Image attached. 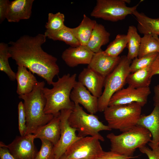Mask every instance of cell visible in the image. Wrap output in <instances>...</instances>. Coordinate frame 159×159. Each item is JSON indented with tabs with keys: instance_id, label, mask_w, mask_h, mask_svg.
<instances>
[{
	"instance_id": "6da1fadb",
	"label": "cell",
	"mask_w": 159,
	"mask_h": 159,
	"mask_svg": "<svg viewBox=\"0 0 159 159\" xmlns=\"http://www.w3.org/2000/svg\"><path fill=\"white\" fill-rule=\"evenodd\" d=\"M46 37L42 34L34 37L24 35L15 41H10L9 50L18 66L26 67L50 85L54 82V77L58 74L59 69L57 58L42 49V45Z\"/></svg>"
},
{
	"instance_id": "7a4b0ae2",
	"label": "cell",
	"mask_w": 159,
	"mask_h": 159,
	"mask_svg": "<svg viewBox=\"0 0 159 159\" xmlns=\"http://www.w3.org/2000/svg\"><path fill=\"white\" fill-rule=\"evenodd\" d=\"M45 84L44 81L38 82L31 92L19 96L24 101L26 118V134H34L38 128L47 123L54 117L44 112L46 100L43 89Z\"/></svg>"
},
{
	"instance_id": "3957f363",
	"label": "cell",
	"mask_w": 159,
	"mask_h": 159,
	"mask_svg": "<svg viewBox=\"0 0 159 159\" xmlns=\"http://www.w3.org/2000/svg\"><path fill=\"white\" fill-rule=\"evenodd\" d=\"M76 74L68 73L58 77L54 82L52 88L44 87V96L46 100L44 112L46 114L54 115L63 110H71L74 104L70 98L71 92L76 82Z\"/></svg>"
},
{
	"instance_id": "277c9868",
	"label": "cell",
	"mask_w": 159,
	"mask_h": 159,
	"mask_svg": "<svg viewBox=\"0 0 159 159\" xmlns=\"http://www.w3.org/2000/svg\"><path fill=\"white\" fill-rule=\"evenodd\" d=\"M107 138L111 143V151L121 155L133 156L136 149L145 146L151 141L152 136L147 129L137 125L119 135L109 133Z\"/></svg>"
},
{
	"instance_id": "5b68a950",
	"label": "cell",
	"mask_w": 159,
	"mask_h": 159,
	"mask_svg": "<svg viewBox=\"0 0 159 159\" xmlns=\"http://www.w3.org/2000/svg\"><path fill=\"white\" fill-rule=\"evenodd\" d=\"M142 107L137 102L108 106L103 111L108 126L122 132L129 130L137 125Z\"/></svg>"
},
{
	"instance_id": "8992f818",
	"label": "cell",
	"mask_w": 159,
	"mask_h": 159,
	"mask_svg": "<svg viewBox=\"0 0 159 159\" xmlns=\"http://www.w3.org/2000/svg\"><path fill=\"white\" fill-rule=\"evenodd\" d=\"M74 104L68 121L69 125L78 131L77 136L84 137L89 135L104 141V139L99 132L112 129L100 121L97 116L87 113L79 104Z\"/></svg>"
},
{
	"instance_id": "52a82bcc",
	"label": "cell",
	"mask_w": 159,
	"mask_h": 159,
	"mask_svg": "<svg viewBox=\"0 0 159 159\" xmlns=\"http://www.w3.org/2000/svg\"><path fill=\"white\" fill-rule=\"evenodd\" d=\"M132 60L126 56L121 57L118 64L106 78L104 89L101 96L98 98V111L102 112L108 106L110 100L116 92L123 88L126 79L130 73V66Z\"/></svg>"
},
{
	"instance_id": "ba28073f",
	"label": "cell",
	"mask_w": 159,
	"mask_h": 159,
	"mask_svg": "<svg viewBox=\"0 0 159 159\" xmlns=\"http://www.w3.org/2000/svg\"><path fill=\"white\" fill-rule=\"evenodd\" d=\"M139 4L128 7L125 0H97L90 16L106 20L117 21L132 14Z\"/></svg>"
},
{
	"instance_id": "9c48e42d",
	"label": "cell",
	"mask_w": 159,
	"mask_h": 159,
	"mask_svg": "<svg viewBox=\"0 0 159 159\" xmlns=\"http://www.w3.org/2000/svg\"><path fill=\"white\" fill-rule=\"evenodd\" d=\"M104 152L97 138L85 136L74 142L64 155L67 159H97Z\"/></svg>"
},
{
	"instance_id": "30bf717a",
	"label": "cell",
	"mask_w": 159,
	"mask_h": 159,
	"mask_svg": "<svg viewBox=\"0 0 159 159\" xmlns=\"http://www.w3.org/2000/svg\"><path fill=\"white\" fill-rule=\"evenodd\" d=\"M72 111L71 110H63L60 112V136L54 146V159H59L71 145L82 137L76 135V130L69 123L68 119Z\"/></svg>"
},
{
	"instance_id": "8fae6325",
	"label": "cell",
	"mask_w": 159,
	"mask_h": 159,
	"mask_svg": "<svg viewBox=\"0 0 159 159\" xmlns=\"http://www.w3.org/2000/svg\"><path fill=\"white\" fill-rule=\"evenodd\" d=\"M35 139L33 134H27L16 136L8 145L1 142L0 145L7 148L16 159H35L38 152L34 143Z\"/></svg>"
},
{
	"instance_id": "7c38bea8",
	"label": "cell",
	"mask_w": 159,
	"mask_h": 159,
	"mask_svg": "<svg viewBox=\"0 0 159 159\" xmlns=\"http://www.w3.org/2000/svg\"><path fill=\"white\" fill-rule=\"evenodd\" d=\"M151 92L149 87L136 88L128 86L117 91L112 96L108 106L137 102L143 107L147 103Z\"/></svg>"
},
{
	"instance_id": "4fadbf2b",
	"label": "cell",
	"mask_w": 159,
	"mask_h": 159,
	"mask_svg": "<svg viewBox=\"0 0 159 159\" xmlns=\"http://www.w3.org/2000/svg\"><path fill=\"white\" fill-rule=\"evenodd\" d=\"M70 98L74 103L82 105L90 114H94L98 111V98L79 81H77L70 94Z\"/></svg>"
},
{
	"instance_id": "5bb4252c",
	"label": "cell",
	"mask_w": 159,
	"mask_h": 159,
	"mask_svg": "<svg viewBox=\"0 0 159 159\" xmlns=\"http://www.w3.org/2000/svg\"><path fill=\"white\" fill-rule=\"evenodd\" d=\"M78 81L94 96L99 98L102 93L106 78L87 67L79 74Z\"/></svg>"
},
{
	"instance_id": "9a60e30c",
	"label": "cell",
	"mask_w": 159,
	"mask_h": 159,
	"mask_svg": "<svg viewBox=\"0 0 159 159\" xmlns=\"http://www.w3.org/2000/svg\"><path fill=\"white\" fill-rule=\"evenodd\" d=\"M95 53L86 46L70 47L62 52L61 57L69 67H73L80 64L89 65Z\"/></svg>"
},
{
	"instance_id": "2e32d148",
	"label": "cell",
	"mask_w": 159,
	"mask_h": 159,
	"mask_svg": "<svg viewBox=\"0 0 159 159\" xmlns=\"http://www.w3.org/2000/svg\"><path fill=\"white\" fill-rule=\"evenodd\" d=\"M120 59V56L112 57L104 54L101 49L94 53L88 67L106 78L113 70Z\"/></svg>"
},
{
	"instance_id": "e0dca14e",
	"label": "cell",
	"mask_w": 159,
	"mask_h": 159,
	"mask_svg": "<svg viewBox=\"0 0 159 159\" xmlns=\"http://www.w3.org/2000/svg\"><path fill=\"white\" fill-rule=\"evenodd\" d=\"M34 0H15L10 1L6 16L10 22H18L29 19L32 13Z\"/></svg>"
},
{
	"instance_id": "ac0fdd59",
	"label": "cell",
	"mask_w": 159,
	"mask_h": 159,
	"mask_svg": "<svg viewBox=\"0 0 159 159\" xmlns=\"http://www.w3.org/2000/svg\"><path fill=\"white\" fill-rule=\"evenodd\" d=\"M60 112L54 115L49 122L38 128L33 134L35 138L47 140L55 145L60 136Z\"/></svg>"
},
{
	"instance_id": "d6986e66",
	"label": "cell",
	"mask_w": 159,
	"mask_h": 159,
	"mask_svg": "<svg viewBox=\"0 0 159 159\" xmlns=\"http://www.w3.org/2000/svg\"><path fill=\"white\" fill-rule=\"evenodd\" d=\"M137 125L147 129L152 136L150 142L155 145H158L159 142V102H154V107L151 113L148 115H141Z\"/></svg>"
},
{
	"instance_id": "ffe728a7",
	"label": "cell",
	"mask_w": 159,
	"mask_h": 159,
	"mask_svg": "<svg viewBox=\"0 0 159 159\" xmlns=\"http://www.w3.org/2000/svg\"><path fill=\"white\" fill-rule=\"evenodd\" d=\"M16 80L17 82L16 93L19 95L31 92L38 82L33 74L21 65L18 66Z\"/></svg>"
},
{
	"instance_id": "44dd1931",
	"label": "cell",
	"mask_w": 159,
	"mask_h": 159,
	"mask_svg": "<svg viewBox=\"0 0 159 159\" xmlns=\"http://www.w3.org/2000/svg\"><path fill=\"white\" fill-rule=\"evenodd\" d=\"M110 34L102 24L97 23L93 30L86 46L94 53L99 52L102 46L109 41Z\"/></svg>"
},
{
	"instance_id": "7402d4cb",
	"label": "cell",
	"mask_w": 159,
	"mask_h": 159,
	"mask_svg": "<svg viewBox=\"0 0 159 159\" xmlns=\"http://www.w3.org/2000/svg\"><path fill=\"white\" fill-rule=\"evenodd\" d=\"M96 23V21L90 19L84 14L79 25L75 28H71L81 45L87 46Z\"/></svg>"
},
{
	"instance_id": "603a6c76",
	"label": "cell",
	"mask_w": 159,
	"mask_h": 159,
	"mask_svg": "<svg viewBox=\"0 0 159 159\" xmlns=\"http://www.w3.org/2000/svg\"><path fill=\"white\" fill-rule=\"evenodd\" d=\"M133 14L138 22L137 29L143 35L150 34L159 36V18H152L137 10Z\"/></svg>"
},
{
	"instance_id": "cb8c5ba5",
	"label": "cell",
	"mask_w": 159,
	"mask_h": 159,
	"mask_svg": "<svg viewBox=\"0 0 159 159\" xmlns=\"http://www.w3.org/2000/svg\"><path fill=\"white\" fill-rule=\"evenodd\" d=\"M150 66L130 73L126 83L129 86L136 88L149 87L152 77Z\"/></svg>"
},
{
	"instance_id": "d4e9b609",
	"label": "cell",
	"mask_w": 159,
	"mask_h": 159,
	"mask_svg": "<svg viewBox=\"0 0 159 159\" xmlns=\"http://www.w3.org/2000/svg\"><path fill=\"white\" fill-rule=\"evenodd\" d=\"M47 38L53 40L64 42L70 47H75L80 45L79 41L72 32L71 28L65 25L62 29L54 32L45 31L44 33Z\"/></svg>"
},
{
	"instance_id": "484cf974",
	"label": "cell",
	"mask_w": 159,
	"mask_h": 159,
	"mask_svg": "<svg viewBox=\"0 0 159 159\" xmlns=\"http://www.w3.org/2000/svg\"><path fill=\"white\" fill-rule=\"evenodd\" d=\"M127 36L128 41L127 47L128 52L127 57L132 60L138 57L141 37L138 34L137 29L134 26H129Z\"/></svg>"
},
{
	"instance_id": "4316f807",
	"label": "cell",
	"mask_w": 159,
	"mask_h": 159,
	"mask_svg": "<svg viewBox=\"0 0 159 159\" xmlns=\"http://www.w3.org/2000/svg\"><path fill=\"white\" fill-rule=\"evenodd\" d=\"M155 52L159 53V38L158 36L150 34H144L141 38L138 57L140 58Z\"/></svg>"
},
{
	"instance_id": "83f0119b",
	"label": "cell",
	"mask_w": 159,
	"mask_h": 159,
	"mask_svg": "<svg viewBox=\"0 0 159 159\" xmlns=\"http://www.w3.org/2000/svg\"><path fill=\"white\" fill-rule=\"evenodd\" d=\"M128 39L127 34H117L115 39L108 45L102 53L105 55L117 57L127 46Z\"/></svg>"
},
{
	"instance_id": "f1b7e54d",
	"label": "cell",
	"mask_w": 159,
	"mask_h": 159,
	"mask_svg": "<svg viewBox=\"0 0 159 159\" xmlns=\"http://www.w3.org/2000/svg\"><path fill=\"white\" fill-rule=\"evenodd\" d=\"M9 46L4 42L0 43V70L4 72L12 81L16 80V73L11 69L9 59L11 57L9 50Z\"/></svg>"
},
{
	"instance_id": "f546056e",
	"label": "cell",
	"mask_w": 159,
	"mask_h": 159,
	"mask_svg": "<svg viewBox=\"0 0 159 159\" xmlns=\"http://www.w3.org/2000/svg\"><path fill=\"white\" fill-rule=\"evenodd\" d=\"M64 15L60 12L55 14L49 13L48 14V21L45 25V31L54 32L62 28L64 24Z\"/></svg>"
},
{
	"instance_id": "4dcf8cb0",
	"label": "cell",
	"mask_w": 159,
	"mask_h": 159,
	"mask_svg": "<svg viewBox=\"0 0 159 159\" xmlns=\"http://www.w3.org/2000/svg\"><path fill=\"white\" fill-rule=\"evenodd\" d=\"M158 54V52L153 53L134 59L130 66V73L150 66Z\"/></svg>"
},
{
	"instance_id": "1f68e13d",
	"label": "cell",
	"mask_w": 159,
	"mask_h": 159,
	"mask_svg": "<svg viewBox=\"0 0 159 159\" xmlns=\"http://www.w3.org/2000/svg\"><path fill=\"white\" fill-rule=\"evenodd\" d=\"M41 140L42 142L41 148L35 159H54V145L47 140Z\"/></svg>"
},
{
	"instance_id": "d6a6232c",
	"label": "cell",
	"mask_w": 159,
	"mask_h": 159,
	"mask_svg": "<svg viewBox=\"0 0 159 159\" xmlns=\"http://www.w3.org/2000/svg\"><path fill=\"white\" fill-rule=\"evenodd\" d=\"M19 130L21 136H24L26 132V118L23 103L20 102L18 105Z\"/></svg>"
},
{
	"instance_id": "836d02e7",
	"label": "cell",
	"mask_w": 159,
	"mask_h": 159,
	"mask_svg": "<svg viewBox=\"0 0 159 159\" xmlns=\"http://www.w3.org/2000/svg\"><path fill=\"white\" fill-rule=\"evenodd\" d=\"M148 145L151 148L150 149L145 146L139 148L140 151L145 154L149 159H159V146L149 143Z\"/></svg>"
},
{
	"instance_id": "e575fe53",
	"label": "cell",
	"mask_w": 159,
	"mask_h": 159,
	"mask_svg": "<svg viewBox=\"0 0 159 159\" xmlns=\"http://www.w3.org/2000/svg\"><path fill=\"white\" fill-rule=\"evenodd\" d=\"M138 157V156H128L120 155L110 151L108 152L104 151L97 159H131Z\"/></svg>"
},
{
	"instance_id": "d590c367",
	"label": "cell",
	"mask_w": 159,
	"mask_h": 159,
	"mask_svg": "<svg viewBox=\"0 0 159 159\" xmlns=\"http://www.w3.org/2000/svg\"><path fill=\"white\" fill-rule=\"evenodd\" d=\"M10 1L9 0H0V23L6 18V16Z\"/></svg>"
},
{
	"instance_id": "8d00e7d4",
	"label": "cell",
	"mask_w": 159,
	"mask_h": 159,
	"mask_svg": "<svg viewBox=\"0 0 159 159\" xmlns=\"http://www.w3.org/2000/svg\"><path fill=\"white\" fill-rule=\"evenodd\" d=\"M0 159H16L10 153L6 147L0 145Z\"/></svg>"
},
{
	"instance_id": "74e56055",
	"label": "cell",
	"mask_w": 159,
	"mask_h": 159,
	"mask_svg": "<svg viewBox=\"0 0 159 159\" xmlns=\"http://www.w3.org/2000/svg\"><path fill=\"white\" fill-rule=\"evenodd\" d=\"M152 77L159 74V54L150 66Z\"/></svg>"
},
{
	"instance_id": "f35d334b",
	"label": "cell",
	"mask_w": 159,
	"mask_h": 159,
	"mask_svg": "<svg viewBox=\"0 0 159 159\" xmlns=\"http://www.w3.org/2000/svg\"><path fill=\"white\" fill-rule=\"evenodd\" d=\"M153 100L155 102H159V84L155 86L154 88Z\"/></svg>"
},
{
	"instance_id": "ab89813d",
	"label": "cell",
	"mask_w": 159,
	"mask_h": 159,
	"mask_svg": "<svg viewBox=\"0 0 159 159\" xmlns=\"http://www.w3.org/2000/svg\"><path fill=\"white\" fill-rule=\"evenodd\" d=\"M59 159H67L64 155H63Z\"/></svg>"
},
{
	"instance_id": "60d3db41",
	"label": "cell",
	"mask_w": 159,
	"mask_h": 159,
	"mask_svg": "<svg viewBox=\"0 0 159 159\" xmlns=\"http://www.w3.org/2000/svg\"><path fill=\"white\" fill-rule=\"evenodd\" d=\"M158 145L159 146V142H158Z\"/></svg>"
},
{
	"instance_id": "b9f144b4",
	"label": "cell",
	"mask_w": 159,
	"mask_h": 159,
	"mask_svg": "<svg viewBox=\"0 0 159 159\" xmlns=\"http://www.w3.org/2000/svg\"></svg>"
}]
</instances>
